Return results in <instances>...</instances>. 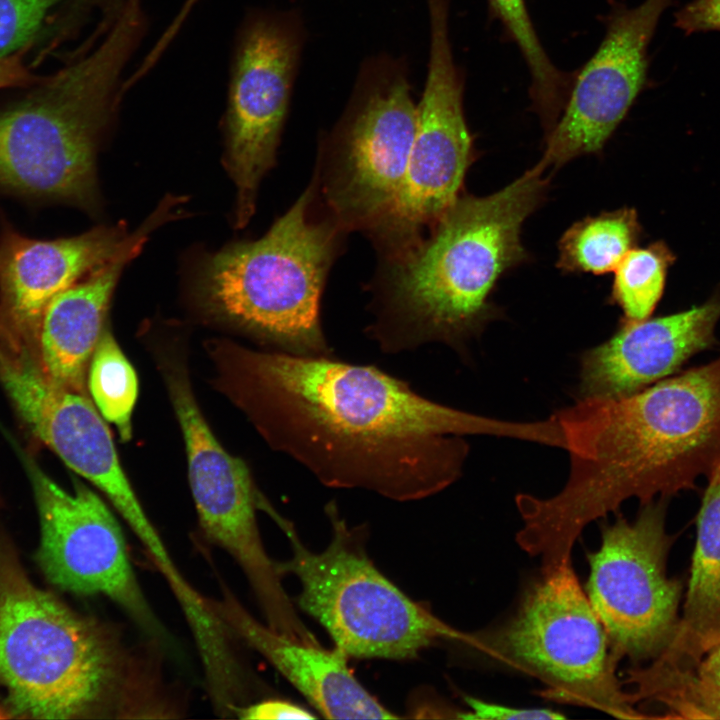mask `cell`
<instances>
[{"label": "cell", "mask_w": 720, "mask_h": 720, "mask_svg": "<svg viewBox=\"0 0 720 720\" xmlns=\"http://www.w3.org/2000/svg\"><path fill=\"white\" fill-rule=\"evenodd\" d=\"M238 396L276 449L322 484L395 501L433 496L462 474L466 435L540 443L542 421L482 416L425 398L377 367L328 356L235 351Z\"/></svg>", "instance_id": "cell-1"}, {"label": "cell", "mask_w": 720, "mask_h": 720, "mask_svg": "<svg viewBox=\"0 0 720 720\" xmlns=\"http://www.w3.org/2000/svg\"><path fill=\"white\" fill-rule=\"evenodd\" d=\"M6 712H7L6 710H3L0 707V719L10 717L9 714H7Z\"/></svg>", "instance_id": "cell-33"}, {"label": "cell", "mask_w": 720, "mask_h": 720, "mask_svg": "<svg viewBox=\"0 0 720 720\" xmlns=\"http://www.w3.org/2000/svg\"><path fill=\"white\" fill-rule=\"evenodd\" d=\"M708 475L683 614L673 639L657 657L676 673L691 671L720 642V460Z\"/></svg>", "instance_id": "cell-21"}, {"label": "cell", "mask_w": 720, "mask_h": 720, "mask_svg": "<svg viewBox=\"0 0 720 720\" xmlns=\"http://www.w3.org/2000/svg\"><path fill=\"white\" fill-rule=\"evenodd\" d=\"M467 646L543 684L552 701L602 711L619 719H643L622 680L619 660L582 589L572 563L541 575L502 624L470 632Z\"/></svg>", "instance_id": "cell-8"}, {"label": "cell", "mask_w": 720, "mask_h": 720, "mask_svg": "<svg viewBox=\"0 0 720 720\" xmlns=\"http://www.w3.org/2000/svg\"><path fill=\"white\" fill-rule=\"evenodd\" d=\"M89 389L101 416L116 426L123 441H128L138 381L132 365L108 330H103L91 358Z\"/></svg>", "instance_id": "cell-25"}, {"label": "cell", "mask_w": 720, "mask_h": 720, "mask_svg": "<svg viewBox=\"0 0 720 720\" xmlns=\"http://www.w3.org/2000/svg\"><path fill=\"white\" fill-rule=\"evenodd\" d=\"M301 46V26L288 13H254L238 33L225 117V165L237 188L238 228L253 216L259 183L274 165Z\"/></svg>", "instance_id": "cell-13"}, {"label": "cell", "mask_w": 720, "mask_h": 720, "mask_svg": "<svg viewBox=\"0 0 720 720\" xmlns=\"http://www.w3.org/2000/svg\"><path fill=\"white\" fill-rule=\"evenodd\" d=\"M675 24L686 34L720 31V0H691L675 14Z\"/></svg>", "instance_id": "cell-29"}, {"label": "cell", "mask_w": 720, "mask_h": 720, "mask_svg": "<svg viewBox=\"0 0 720 720\" xmlns=\"http://www.w3.org/2000/svg\"><path fill=\"white\" fill-rule=\"evenodd\" d=\"M186 445L188 475L199 524L206 538L229 553L251 585L266 624L294 639L310 630L286 594L276 562L267 554L256 520L265 499L253 485L245 463L217 441L182 378L170 384Z\"/></svg>", "instance_id": "cell-12"}, {"label": "cell", "mask_w": 720, "mask_h": 720, "mask_svg": "<svg viewBox=\"0 0 720 720\" xmlns=\"http://www.w3.org/2000/svg\"><path fill=\"white\" fill-rule=\"evenodd\" d=\"M650 700L664 703L676 718L720 719V642L691 672L656 690Z\"/></svg>", "instance_id": "cell-26"}, {"label": "cell", "mask_w": 720, "mask_h": 720, "mask_svg": "<svg viewBox=\"0 0 720 720\" xmlns=\"http://www.w3.org/2000/svg\"><path fill=\"white\" fill-rule=\"evenodd\" d=\"M469 711L461 719L480 720H557L565 716L551 709H524L508 707L471 696L465 697Z\"/></svg>", "instance_id": "cell-28"}, {"label": "cell", "mask_w": 720, "mask_h": 720, "mask_svg": "<svg viewBox=\"0 0 720 720\" xmlns=\"http://www.w3.org/2000/svg\"><path fill=\"white\" fill-rule=\"evenodd\" d=\"M666 502L642 504L633 521L619 514L602 526L599 548L587 555L586 594L619 661L655 659L678 627L682 584L666 572L673 542Z\"/></svg>", "instance_id": "cell-11"}, {"label": "cell", "mask_w": 720, "mask_h": 720, "mask_svg": "<svg viewBox=\"0 0 720 720\" xmlns=\"http://www.w3.org/2000/svg\"><path fill=\"white\" fill-rule=\"evenodd\" d=\"M642 234L635 209L622 207L572 224L558 243L556 266L563 273L603 275L615 270Z\"/></svg>", "instance_id": "cell-22"}, {"label": "cell", "mask_w": 720, "mask_h": 720, "mask_svg": "<svg viewBox=\"0 0 720 720\" xmlns=\"http://www.w3.org/2000/svg\"><path fill=\"white\" fill-rule=\"evenodd\" d=\"M672 2L645 0L612 9L599 47L575 72L564 108L545 135L540 163L546 169L602 151L647 82L648 46Z\"/></svg>", "instance_id": "cell-15"}, {"label": "cell", "mask_w": 720, "mask_h": 720, "mask_svg": "<svg viewBox=\"0 0 720 720\" xmlns=\"http://www.w3.org/2000/svg\"><path fill=\"white\" fill-rule=\"evenodd\" d=\"M39 512L36 559L56 587L78 595H104L143 628L159 631L131 566L122 529L109 507L83 483L62 489L26 461Z\"/></svg>", "instance_id": "cell-14"}, {"label": "cell", "mask_w": 720, "mask_h": 720, "mask_svg": "<svg viewBox=\"0 0 720 720\" xmlns=\"http://www.w3.org/2000/svg\"><path fill=\"white\" fill-rule=\"evenodd\" d=\"M545 171L539 162L490 195L461 193L428 238L383 259L368 331L384 352L428 342L463 350L497 318L491 295L507 272L529 260L522 227L546 197Z\"/></svg>", "instance_id": "cell-3"}, {"label": "cell", "mask_w": 720, "mask_h": 720, "mask_svg": "<svg viewBox=\"0 0 720 720\" xmlns=\"http://www.w3.org/2000/svg\"><path fill=\"white\" fill-rule=\"evenodd\" d=\"M235 712H237L239 718L247 720L316 718L307 709L280 699L264 700L250 706L236 708Z\"/></svg>", "instance_id": "cell-30"}, {"label": "cell", "mask_w": 720, "mask_h": 720, "mask_svg": "<svg viewBox=\"0 0 720 720\" xmlns=\"http://www.w3.org/2000/svg\"><path fill=\"white\" fill-rule=\"evenodd\" d=\"M121 226L98 227L56 240L6 232L0 240V298L4 322L14 331L37 332L49 302L126 245Z\"/></svg>", "instance_id": "cell-18"}, {"label": "cell", "mask_w": 720, "mask_h": 720, "mask_svg": "<svg viewBox=\"0 0 720 720\" xmlns=\"http://www.w3.org/2000/svg\"><path fill=\"white\" fill-rule=\"evenodd\" d=\"M430 53L424 91L416 105V130L399 187L365 230L382 258L416 245L460 196L467 170L477 157L464 106V76L449 35L450 0H426Z\"/></svg>", "instance_id": "cell-9"}, {"label": "cell", "mask_w": 720, "mask_h": 720, "mask_svg": "<svg viewBox=\"0 0 720 720\" xmlns=\"http://www.w3.org/2000/svg\"><path fill=\"white\" fill-rule=\"evenodd\" d=\"M491 16L503 27L506 37L518 47L529 69V94L545 134L561 114L575 72L558 69L542 46L528 13L525 0H487Z\"/></svg>", "instance_id": "cell-23"}, {"label": "cell", "mask_w": 720, "mask_h": 720, "mask_svg": "<svg viewBox=\"0 0 720 720\" xmlns=\"http://www.w3.org/2000/svg\"><path fill=\"white\" fill-rule=\"evenodd\" d=\"M210 612L228 634L263 656L325 718L396 719L351 673L347 656L277 632L255 619L226 588L222 598L207 599Z\"/></svg>", "instance_id": "cell-17"}, {"label": "cell", "mask_w": 720, "mask_h": 720, "mask_svg": "<svg viewBox=\"0 0 720 720\" xmlns=\"http://www.w3.org/2000/svg\"><path fill=\"white\" fill-rule=\"evenodd\" d=\"M103 625L35 586L0 536V684L11 717H122L128 665Z\"/></svg>", "instance_id": "cell-4"}, {"label": "cell", "mask_w": 720, "mask_h": 720, "mask_svg": "<svg viewBox=\"0 0 720 720\" xmlns=\"http://www.w3.org/2000/svg\"><path fill=\"white\" fill-rule=\"evenodd\" d=\"M719 319L720 293L686 311L622 320L608 340L582 354L579 396L620 398L665 379L714 345Z\"/></svg>", "instance_id": "cell-16"}, {"label": "cell", "mask_w": 720, "mask_h": 720, "mask_svg": "<svg viewBox=\"0 0 720 720\" xmlns=\"http://www.w3.org/2000/svg\"><path fill=\"white\" fill-rule=\"evenodd\" d=\"M674 255L658 241L644 248L631 249L614 270L610 301L617 305L626 321L651 316L660 301L669 266Z\"/></svg>", "instance_id": "cell-24"}, {"label": "cell", "mask_w": 720, "mask_h": 720, "mask_svg": "<svg viewBox=\"0 0 720 720\" xmlns=\"http://www.w3.org/2000/svg\"><path fill=\"white\" fill-rule=\"evenodd\" d=\"M146 19L122 10L96 48L0 115V183L36 195L95 202L96 141L124 93L125 67Z\"/></svg>", "instance_id": "cell-5"}, {"label": "cell", "mask_w": 720, "mask_h": 720, "mask_svg": "<svg viewBox=\"0 0 720 720\" xmlns=\"http://www.w3.org/2000/svg\"><path fill=\"white\" fill-rule=\"evenodd\" d=\"M65 0H0V57L18 53Z\"/></svg>", "instance_id": "cell-27"}, {"label": "cell", "mask_w": 720, "mask_h": 720, "mask_svg": "<svg viewBox=\"0 0 720 720\" xmlns=\"http://www.w3.org/2000/svg\"><path fill=\"white\" fill-rule=\"evenodd\" d=\"M15 409L31 433L99 488L121 515L140 505L108 426L81 392L35 377L20 389Z\"/></svg>", "instance_id": "cell-19"}, {"label": "cell", "mask_w": 720, "mask_h": 720, "mask_svg": "<svg viewBox=\"0 0 720 720\" xmlns=\"http://www.w3.org/2000/svg\"><path fill=\"white\" fill-rule=\"evenodd\" d=\"M416 130V105L404 65L366 63L350 102L322 145L320 186L330 216L346 232L365 231L403 178Z\"/></svg>", "instance_id": "cell-10"}, {"label": "cell", "mask_w": 720, "mask_h": 720, "mask_svg": "<svg viewBox=\"0 0 720 720\" xmlns=\"http://www.w3.org/2000/svg\"><path fill=\"white\" fill-rule=\"evenodd\" d=\"M316 191L314 176L261 238L209 257L198 289L213 312L288 353L328 356L321 297L346 231L330 214L313 216Z\"/></svg>", "instance_id": "cell-6"}, {"label": "cell", "mask_w": 720, "mask_h": 720, "mask_svg": "<svg viewBox=\"0 0 720 720\" xmlns=\"http://www.w3.org/2000/svg\"><path fill=\"white\" fill-rule=\"evenodd\" d=\"M198 2V0H186L183 7L180 9L178 14L176 15V19L179 22H184L187 15L191 11V9L194 7V5Z\"/></svg>", "instance_id": "cell-32"}, {"label": "cell", "mask_w": 720, "mask_h": 720, "mask_svg": "<svg viewBox=\"0 0 720 720\" xmlns=\"http://www.w3.org/2000/svg\"><path fill=\"white\" fill-rule=\"evenodd\" d=\"M332 537L310 551L294 525L275 510L271 517L289 540L291 556L276 562L280 576L300 583L297 605L317 620L347 657L408 660L441 641L467 644L458 630L416 602L384 576L366 552V528L350 527L335 503L326 505Z\"/></svg>", "instance_id": "cell-7"}, {"label": "cell", "mask_w": 720, "mask_h": 720, "mask_svg": "<svg viewBox=\"0 0 720 720\" xmlns=\"http://www.w3.org/2000/svg\"><path fill=\"white\" fill-rule=\"evenodd\" d=\"M37 82L18 53L0 57V89Z\"/></svg>", "instance_id": "cell-31"}, {"label": "cell", "mask_w": 720, "mask_h": 720, "mask_svg": "<svg viewBox=\"0 0 720 720\" xmlns=\"http://www.w3.org/2000/svg\"><path fill=\"white\" fill-rule=\"evenodd\" d=\"M569 453L563 488L519 494L520 537L544 561L571 559L591 522L695 487L720 460V356L620 398H582L554 414Z\"/></svg>", "instance_id": "cell-2"}, {"label": "cell", "mask_w": 720, "mask_h": 720, "mask_svg": "<svg viewBox=\"0 0 720 720\" xmlns=\"http://www.w3.org/2000/svg\"><path fill=\"white\" fill-rule=\"evenodd\" d=\"M166 219L157 210L120 252L46 306L38 327L41 368L56 384L81 392L85 370L103 332V322L117 280L140 251L147 235Z\"/></svg>", "instance_id": "cell-20"}]
</instances>
